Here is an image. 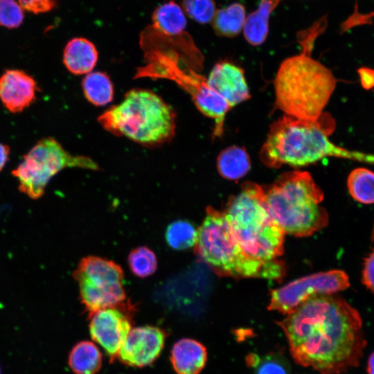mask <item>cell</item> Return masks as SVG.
Segmentation results:
<instances>
[{
  "label": "cell",
  "mask_w": 374,
  "mask_h": 374,
  "mask_svg": "<svg viewBox=\"0 0 374 374\" xmlns=\"http://www.w3.org/2000/svg\"><path fill=\"white\" fill-rule=\"evenodd\" d=\"M278 324L295 362L320 374L356 366L366 346L359 313L333 294L308 299Z\"/></svg>",
  "instance_id": "6da1fadb"
},
{
  "label": "cell",
  "mask_w": 374,
  "mask_h": 374,
  "mask_svg": "<svg viewBox=\"0 0 374 374\" xmlns=\"http://www.w3.org/2000/svg\"><path fill=\"white\" fill-rule=\"evenodd\" d=\"M144 65L139 67L134 78H150L172 80L186 91L201 113L215 121V130L224 129L225 116L231 109L226 101L197 73L203 57L186 32L165 35L151 25L140 35Z\"/></svg>",
  "instance_id": "7a4b0ae2"
},
{
  "label": "cell",
  "mask_w": 374,
  "mask_h": 374,
  "mask_svg": "<svg viewBox=\"0 0 374 374\" xmlns=\"http://www.w3.org/2000/svg\"><path fill=\"white\" fill-rule=\"evenodd\" d=\"M323 26L315 21L301 31L303 51L285 59L274 78L276 105L285 115L304 120H316L323 113L336 87L330 69L313 59L311 51Z\"/></svg>",
  "instance_id": "3957f363"
},
{
  "label": "cell",
  "mask_w": 374,
  "mask_h": 374,
  "mask_svg": "<svg viewBox=\"0 0 374 374\" xmlns=\"http://www.w3.org/2000/svg\"><path fill=\"white\" fill-rule=\"evenodd\" d=\"M335 121L328 113L316 120H304L283 115L271 125L260 151L266 166L278 168L283 165L305 166L327 157L348 159L374 165V154L348 150L331 142L328 136Z\"/></svg>",
  "instance_id": "277c9868"
},
{
  "label": "cell",
  "mask_w": 374,
  "mask_h": 374,
  "mask_svg": "<svg viewBox=\"0 0 374 374\" xmlns=\"http://www.w3.org/2000/svg\"><path fill=\"white\" fill-rule=\"evenodd\" d=\"M195 251L216 274L235 278H281L285 264L276 259L263 261L249 255L242 247L223 212L208 207L197 230Z\"/></svg>",
  "instance_id": "5b68a950"
},
{
  "label": "cell",
  "mask_w": 374,
  "mask_h": 374,
  "mask_svg": "<svg viewBox=\"0 0 374 374\" xmlns=\"http://www.w3.org/2000/svg\"><path fill=\"white\" fill-rule=\"evenodd\" d=\"M262 187L269 211L285 234L307 237L328 224V213L320 205L323 193L309 172H286Z\"/></svg>",
  "instance_id": "8992f818"
},
{
  "label": "cell",
  "mask_w": 374,
  "mask_h": 374,
  "mask_svg": "<svg viewBox=\"0 0 374 374\" xmlns=\"http://www.w3.org/2000/svg\"><path fill=\"white\" fill-rule=\"evenodd\" d=\"M100 125L117 136H125L145 146L170 141L175 134L174 109L152 91L134 89L123 101L98 118Z\"/></svg>",
  "instance_id": "52a82bcc"
},
{
  "label": "cell",
  "mask_w": 374,
  "mask_h": 374,
  "mask_svg": "<svg viewBox=\"0 0 374 374\" xmlns=\"http://www.w3.org/2000/svg\"><path fill=\"white\" fill-rule=\"evenodd\" d=\"M222 212L249 255L269 261L283 253L285 233L269 211L262 186L245 182L241 191L229 199Z\"/></svg>",
  "instance_id": "ba28073f"
},
{
  "label": "cell",
  "mask_w": 374,
  "mask_h": 374,
  "mask_svg": "<svg viewBox=\"0 0 374 374\" xmlns=\"http://www.w3.org/2000/svg\"><path fill=\"white\" fill-rule=\"evenodd\" d=\"M97 170L98 165L90 157L68 152L54 138L39 140L12 171L19 181V189L28 197H41L51 179L66 168Z\"/></svg>",
  "instance_id": "9c48e42d"
},
{
  "label": "cell",
  "mask_w": 374,
  "mask_h": 374,
  "mask_svg": "<svg viewBox=\"0 0 374 374\" xmlns=\"http://www.w3.org/2000/svg\"><path fill=\"white\" fill-rule=\"evenodd\" d=\"M81 302L89 314L120 308L129 309L122 268L112 260L89 256L83 258L73 272Z\"/></svg>",
  "instance_id": "30bf717a"
},
{
  "label": "cell",
  "mask_w": 374,
  "mask_h": 374,
  "mask_svg": "<svg viewBox=\"0 0 374 374\" xmlns=\"http://www.w3.org/2000/svg\"><path fill=\"white\" fill-rule=\"evenodd\" d=\"M349 286V278L342 270L316 273L271 290L267 308L287 315L314 296L334 294Z\"/></svg>",
  "instance_id": "8fae6325"
},
{
  "label": "cell",
  "mask_w": 374,
  "mask_h": 374,
  "mask_svg": "<svg viewBox=\"0 0 374 374\" xmlns=\"http://www.w3.org/2000/svg\"><path fill=\"white\" fill-rule=\"evenodd\" d=\"M129 309L110 308L89 314V332L113 360L131 330Z\"/></svg>",
  "instance_id": "7c38bea8"
},
{
  "label": "cell",
  "mask_w": 374,
  "mask_h": 374,
  "mask_svg": "<svg viewBox=\"0 0 374 374\" xmlns=\"http://www.w3.org/2000/svg\"><path fill=\"white\" fill-rule=\"evenodd\" d=\"M165 339V332L156 326H145L132 328L117 357L122 363L130 366H146L159 356Z\"/></svg>",
  "instance_id": "4fadbf2b"
},
{
  "label": "cell",
  "mask_w": 374,
  "mask_h": 374,
  "mask_svg": "<svg viewBox=\"0 0 374 374\" xmlns=\"http://www.w3.org/2000/svg\"><path fill=\"white\" fill-rule=\"evenodd\" d=\"M39 90L33 76L20 69H7L0 77V100L12 113H19L36 100Z\"/></svg>",
  "instance_id": "5bb4252c"
},
{
  "label": "cell",
  "mask_w": 374,
  "mask_h": 374,
  "mask_svg": "<svg viewBox=\"0 0 374 374\" xmlns=\"http://www.w3.org/2000/svg\"><path fill=\"white\" fill-rule=\"evenodd\" d=\"M206 79L211 88L222 96L231 108L251 97L243 69L229 61L216 63Z\"/></svg>",
  "instance_id": "9a60e30c"
},
{
  "label": "cell",
  "mask_w": 374,
  "mask_h": 374,
  "mask_svg": "<svg viewBox=\"0 0 374 374\" xmlns=\"http://www.w3.org/2000/svg\"><path fill=\"white\" fill-rule=\"evenodd\" d=\"M206 360V347L195 339L184 338L172 346L170 361L177 374H199Z\"/></svg>",
  "instance_id": "2e32d148"
},
{
  "label": "cell",
  "mask_w": 374,
  "mask_h": 374,
  "mask_svg": "<svg viewBox=\"0 0 374 374\" xmlns=\"http://www.w3.org/2000/svg\"><path fill=\"white\" fill-rule=\"evenodd\" d=\"M98 59L96 46L84 37L70 39L63 51V63L74 75L87 74L93 69Z\"/></svg>",
  "instance_id": "e0dca14e"
},
{
  "label": "cell",
  "mask_w": 374,
  "mask_h": 374,
  "mask_svg": "<svg viewBox=\"0 0 374 374\" xmlns=\"http://www.w3.org/2000/svg\"><path fill=\"white\" fill-rule=\"evenodd\" d=\"M280 0H260L258 7L245 19L243 33L247 42L259 46L266 40L269 33V17Z\"/></svg>",
  "instance_id": "ac0fdd59"
},
{
  "label": "cell",
  "mask_w": 374,
  "mask_h": 374,
  "mask_svg": "<svg viewBox=\"0 0 374 374\" xmlns=\"http://www.w3.org/2000/svg\"><path fill=\"white\" fill-rule=\"evenodd\" d=\"M151 26L168 35H177L185 31L187 26L186 14L173 0L158 6L152 14Z\"/></svg>",
  "instance_id": "d6986e66"
},
{
  "label": "cell",
  "mask_w": 374,
  "mask_h": 374,
  "mask_svg": "<svg viewBox=\"0 0 374 374\" xmlns=\"http://www.w3.org/2000/svg\"><path fill=\"white\" fill-rule=\"evenodd\" d=\"M218 172L228 180L243 177L251 168L249 155L244 148L232 145L224 149L217 156Z\"/></svg>",
  "instance_id": "ffe728a7"
},
{
  "label": "cell",
  "mask_w": 374,
  "mask_h": 374,
  "mask_svg": "<svg viewBox=\"0 0 374 374\" xmlns=\"http://www.w3.org/2000/svg\"><path fill=\"white\" fill-rule=\"evenodd\" d=\"M246 17L244 6L233 3L216 10L211 21L212 27L219 36L234 37L243 30Z\"/></svg>",
  "instance_id": "44dd1931"
},
{
  "label": "cell",
  "mask_w": 374,
  "mask_h": 374,
  "mask_svg": "<svg viewBox=\"0 0 374 374\" xmlns=\"http://www.w3.org/2000/svg\"><path fill=\"white\" fill-rule=\"evenodd\" d=\"M68 362L75 374H96L102 366V354L93 342L82 341L71 350Z\"/></svg>",
  "instance_id": "7402d4cb"
},
{
  "label": "cell",
  "mask_w": 374,
  "mask_h": 374,
  "mask_svg": "<svg viewBox=\"0 0 374 374\" xmlns=\"http://www.w3.org/2000/svg\"><path fill=\"white\" fill-rule=\"evenodd\" d=\"M82 87L84 97L93 105L105 106L113 100V84L104 72L87 73L82 80Z\"/></svg>",
  "instance_id": "603a6c76"
},
{
  "label": "cell",
  "mask_w": 374,
  "mask_h": 374,
  "mask_svg": "<svg viewBox=\"0 0 374 374\" xmlns=\"http://www.w3.org/2000/svg\"><path fill=\"white\" fill-rule=\"evenodd\" d=\"M350 196L357 202L370 204L374 203V172L364 168L350 172L347 180Z\"/></svg>",
  "instance_id": "cb8c5ba5"
},
{
  "label": "cell",
  "mask_w": 374,
  "mask_h": 374,
  "mask_svg": "<svg viewBox=\"0 0 374 374\" xmlns=\"http://www.w3.org/2000/svg\"><path fill=\"white\" fill-rule=\"evenodd\" d=\"M197 231L186 220H176L166 229V239L168 245L176 250H184L195 246Z\"/></svg>",
  "instance_id": "d4e9b609"
},
{
  "label": "cell",
  "mask_w": 374,
  "mask_h": 374,
  "mask_svg": "<svg viewBox=\"0 0 374 374\" xmlns=\"http://www.w3.org/2000/svg\"><path fill=\"white\" fill-rule=\"evenodd\" d=\"M247 364L253 368V374H290V367L280 353L272 352L262 357L249 355Z\"/></svg>",
  "instance_id": "484cf974"
},
{
  "label": "cell",
  "mask_w": 374,
  "mask_h": 374,
  "mask_svg": "<svg viewBox=\"0 0 374 374\" xmlns=\"http://www.w3.org/2000/svg\"><path fill=\"white\" fill-rule=\"evenodd\" d=\"M127 262L132 274L140 278L151 276L157 268V256L147 247L134 249L128 255Z\"/></svg>",
  "instance_id": "4316f807"
},
{
  "label": "cell",
  "mask_w": 374,
  "mask_h": 374,
  "mask_svg": "<svg viewBox=\"0 0 374 374\" xmlns=\"http://www.w3.org/2000/svg\"><path fill=\"white\" fill-rule=\"evenodd\" d=\"M185 14L201 24L211 22L216 12L214 0H182Z\"/></svg>",
  "instance_id": "83f0119b"
},
{
  "label": "cell",
  "mask_w": 374,
  "mask_h": 374,
  "mask_svg": "<svg viewBox=\"0 0 374 374\" xmlns=\"http://www.w3.org/2000/svg\"><path fill=\"white\" fill-rule=\"evenodd\" d=\"M24 8L17 0H0V26L16 28L24 19Z\"/></svg>",
  "instance_id": "f1b7e54d"
},
{
  "label": "cell",
  "mask_w": 374,
  "mask_h": 374,
  "mask_svg": "<svg viewBox=\"0 0 374 374\" xmlns=\"http://www.w3.org/2000/svg\"><path fill=\"white\" fill-rule=\"evenodd\" d=\"M24 9L35 13L46 12L55 7L57 0H18Z\"/></svg>",
  "instance_id": "f546056e"
},
{
  "label": "cell",
  "mask_w": 374,
  "mask_h": 374,
  "mask_svg": "<svg viewBox=\"0 0 374 374\" xmlns=\"http://www.w3.org/2000/svg\"><path fill=\"white\" fill-rule=\"evenodd\" d=\"M362 283L368 290L374 293V249L364 259Z\"/></svg>",
  "instance_id": "4dcf8cb0"
},
{
  "label": "cell",
  "mask_w": 374,
  "mask_h": 374,
  "mask_svg": "<svg viewBox=\"0 0 374 374\" xmlns=\"http://www.w3.org/2000/svg\"><path fill=\"white\" fill-rule=\"evenodd\" d=\"M362 86L366 89L374 87V69L368 67H361L357 70Z\"/></svg>",
  "instance_id": "1f68e13d"
},
{
  "label": "cell",
  "mask_w": 374,
  "mask_h": 374,
  "mask_svg": "<svg viewBox=\"0 0 374 374\" xmlns=\"http://www.w3.org/2000/svg\"><path fill=\"white\" fill-rule=\"evenodd\" d=\"M10 147L6 144L0 143V172L6 166L10 154Z\"/></svg>",
  "instance_id": "d6a6232c"
},
{
  "label": "cell",
  "mask_w": 374,
  "mask_h": 374,
  "mask_svg": "<svg viewBox=\"0 0 374 374\" xmlns=\"http://www.w3.org/2000/svg\"><path fill=\"white\" fill-rule=\"evenodd\" d=\"M368 374H374V352L371 354L367 364Z\"/></svg>",
  "instance_id": "836d02e7"
},
{
  "label": "cell",
  "mask_w": 374,
  "mask_h": 374,
  "mask_svg": "<svg viewBox=\"0 0 374 374\" xmlns=\"http://www.w3.org/2000/svg\"><path fill=\"white\" fill-rule=\"evenodd\" d=\"M0 374H1V368H0Z\"/></svg>",
  "instance_id": "e575fe53"
}]
</instances>
